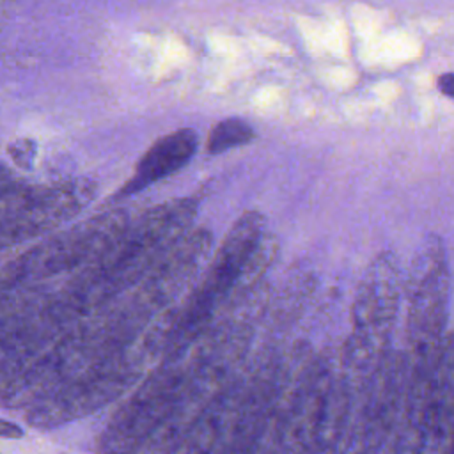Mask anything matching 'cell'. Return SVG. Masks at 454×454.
I'll list each match as a JSON object with an SVG mask.
<instances>
[{"mask_svg": "<svg viewBox=\"0 0 454 454\" xmlns=\"http://www.w3.org/2000/svg\"><path fill=\"white\" fill-rule=\"evenodd\" d=\"M266 236V220L259 211H245L225 232L220 247L209 257L200 282L192 289L177 312L168 314L165 333V356L186 355L213 325L238 291L241 278Z\"/></svg>", "mask_w": 454, "mask_h": 454, "instance_id": "6da1fadb", "label": "cell"}, {"mask_svg": "<svg viewBox=\"0 0 454 454\" xmlns=\"http://www.w3.org/2000/svg\"><path fill=\"white\" fill-rule=\"evenodd\" d=\"M403 287L395 255L378 254L358 284L351 309V330L340 356L342 372L351 385L365 381L392 351L390 337Z\"/></svg>", "mask_w": 454, "mask_h": 454, "instance_id": "7a4b0ae2", "label": "cell"}, {"mask_svg": "<svg viewBox=\"0 0 454 454\" xmlns=\"http://www.w3.org/2000/svg\"><path fill=\"white\" fill-rule=\"evenodd\" d=\"M406 289L408 355L436 356L447 337L449 266L443 241L427 236L415 252Z\"/></svg>", "mask_w": 454, "mask_h": 454, "instance_id": "3957f363", "label": "cell"}, {"mask_svg": "<svg viewBox=\"0 0 454 454\" xmlns=\"http://www.w3.org/2000/svg\"><path fill=\"white\" fill-rule=\"evenodd\" d=\"M284 356H268L247 371L236 404L213 454H255L278 383Z\"/></svg>", "mask_w": 454, "mask_h": 454, "instance_id": "277c9868", "label": "cell"}, {"mask_svg": "<svg viewBox=\"0 0 454 454\" xmlns=\"http://www.w3.org/2000/svg\"><path fill=\"white\" fill-rule=\"evenodd\" d=\"M420 454H454V332L440 351Z\"/></svg>", "mask_w": 454, "mask_h": 454, "instance_id": "5b68a950", "label": "cell"}, {"mask_svg": "<svg viewBox=\"0 0 454 454\" xmlns=\"http://www.w3.org/2000/svg\"><path fill=\"white\" fill-rule=\"evenodd\" d=\"M197 145V133L190 128H181L158 138L138 160L133 176L119 190V197L135 195L147 186L179 172L190 163Z\"/></svg>", "mask_w": 454, "mask_h": 454, "instance_id": "8992f818", "label": "cell"}, {"mask_svg": "<svg viewBox=\"0 0 454 454\" xmlns=\"http://www.w3.org/2000/svg\"><path fill=\"white\" fill-rule=\"evenodd\" d=\"M255 138L254 126L241 117H227L218 121L207 135L206 153L211 156L223 154L231 149L243 147Z\"/></svg>", "mask_w": 454, "mask_h": 454, "instance_id": "52a82bcc", "label": "cell"}, {"mask_svg": "<svg viewBox=\"0 0 454 454\" xmlns=\"http://www.w3.org/2000/svg\"><path fill=\"white\" fill-rule=\"evenodd\" d=\"M436 87H438V90H440L445 98H449V99L454 101V73H443V74H440L438 80H436Z\"/></svg>", "mask_w": 454, "mask_h": 454, "instance_id": "ba28073f", "label": "cell"}, {"mask_svg": "<svg viewBox=\"0 0 454 454\" xmlns=\"http://www.w3.org/2000/svg\"><path fill=\"white\" fill-rule=\"evenodd\" d=\"M23 436V429L7 420V419H0V438H11V440H16V438H21Z\"/></svg>", "mask_w": 454, "mask_h": 454, "instance_id": "9c48e42d", "label": "cell"}]
</instances>
